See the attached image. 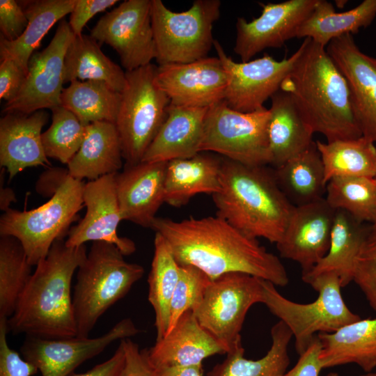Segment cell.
Returning <instances> with one entry per match:
<instances>
[{
    "instance_id": "obj_1",
    "label": "cell",
    "mask_w": 376,
    "mask_h": 376,
    "mask_svg": "<svg viewBox=\"0 0 376 376\" xmlns=\"http://www.w3.org/2000/svg\"><path fill=\"white\" fill-rule=\"evenodd\" d=\"M151 228L165 239L180 265L194 266L211 280L242 272L278 286L288 283L285 268L276 255L217 216L180 221L156 217Z\"/></svg>"
},
{
    "instance_id": "obj_2",
    "label": "cell",
    "mask_w": 376,
    "mask_h": 376,
    "mask_svg": "<svg viewBox=\"0 0 376 376\" xmlns=\"http://www.w3.org/2000/svg\"><path fill=\"white\" fill-rule=\"evenodd\" d=\"M86 256L85 244L70 247L64 239L56 240L8 319V332L47 339L77 336L71 283Z\"/></svg>"
},
{
    "instance_id": "obj_3",
    "label": "cell",
    "mask_w": 376,
    "mask_h": 376,
    "mask_svg": "<svg viewBox=\"0 0 376 376\" xmlns=\"http://www.w3.org/2000/svg\"><path fill=\"white\" fill-rule=\"evenodd\" d=\"M301 52L280 89L295 100L313 132L327 142L362 136L348 83L323 47L304 38Z\"/></svg>"
},
{
    "instance_id": "obj_4",
    "label": "cell",
    "mask_w": 376,
    "mask_h": 376,
    "mask_svg": "<svg viewBox=\"0 0 376 376\" xmlns=\"http://www.w3.org/2000/svg\"><path fill=\"white\" fill-rule=\"evenodd\" d=\"M217 217L246 236L278 243L294 205L281 189L274 171L222 157L220 189L212 194Z\"/></svg>"
},
{
    "instance_id": "obj_5",
    "label": "cell",
    "mask_w": 376,
    "mask_h": 376,
    "mask_svg": "<svg viewBox=\"0 0 376 376\" xmlns=\"http://www.w3.org/2000/svg\"><path fill=\"white\" fill-rule=\"evenodd\" d=\"M123 256L115 245L94 242L77 269L72 295L77 337L88 338L102 315L143 276V267Z\"/></svg>"
},
{
    "instance_id": "obj_6",
    "label": "cell",
    "mask_w": 376,
    "mask_h": 376,
    "mask_svg": "<svg viewBox=\"0 0 376 376\" xmlns=\"http://www.w3.org/2000/svg\"><path fill=\"white\" fill-rule=\"evenodd\" d=\"M306 283L318 292V297L311 303L299 304L283 297L272 283L262 280V303L290 330L299 355L305 352L316 334L332 333L361 319L345 303L336 274L323 273Z\"/></svg>"
},
{
    "instance_id": "obj_7",
    "label": "cell",
    "mask_w": 376,
    "mask_h": 376,
    "mask_svg": "<svg viewBox=\"0 0 376 376\" xmlns=\"http://www.w3.org/2000/svg\"><path fill=\"white\" fill-rule=\"evenodd\" d=\"M85 183L70 175L51 198L40 207L19 211L8 208L0 218V235L16 237L29 263L36 266L48 254L53 243L68 235L84 207Z\"/></svg>"
},
{
    "instance_id": "obj_8",
    "label": "cell",
    "mask_w": 376,
    "mask_h": 376,
    "mask_svg": "<svg viewBox=\"0 0 376 376\" xmlns=\"http://www.w3.org/2000/svg\"><path fill=\"white\" fill-rule=\"evenodd\" d=\"M156 65L125 71L116 121L125 165L141 162L167 117L170 100L155 82Z\"/></svg>"
},
{
    "instance_id": "obj_9",
    "label": "cell",
    "mask_w": 376,
    "mask_h": 376,
    "mask_svg": "<svg viewBox=\"0 0 376 376\" xmlns=\"http://www.w3.org/2000/svg\"><path fill=\"white\" fill-rule=\"evenodd\" d=\"M219 0H195L183 12H173L152 0L151 20L159 65L187 63L207 57L214 46L212 26L219 18Z\"/></svg>"
},
{
    "instance_id": "obj_10",
    "label": "cell",
    "mask_w": 376,
    "mask_h": 376,
    "mask_svg": "<svg viewBox=\"0 0 376 376\" xmlns=\"http://www.w3.org/2000/svg\"><path fill=\"white\" fill-rule=\"evenodd\" d=\"M269 109L265 107L244 113L230 108L225 100L207 109L201 152L219 154L251 166L270 164L268 145Z\"/></svg>"
},
{
    "instance_id": "obj_11",
    "label": "cell",
    "mask_w": 376,
    "mask_h": 376,
    "mask_svg": "<svg viewBox=\"0 0 376 376\" xmlns=\"http://www.w3.org/2000/svg\"><path fill=\"white\" fill-rule=\"evenodd\" d=\"M262 279L230 272L211 280L194 311L202 327L226 348L241 342L240 331L249 309L263 302Z\"/></svg>"
},
{
    "instance_id": "obj_12",
    "label": "cell",
    "mask_w": 376,
    "mask_h": 376,
    "mask_svg": "<svg viewBox=\"0 0 376 376\" xmlns=\"http://www.w3.org/2000/svg\"><path fill=\"white\" fill-rule=\"evenodd\" d=\"M152 0H127L104 15L91 30L100 45L111 46L125 71L147 65L157 57L151 20Z\"/></svg>"
},
{
    "instance_id": "obj_13",
    "label": "cell",
    "mask_w": 376,
    "mask_h": 376,
    "mask_svg": "<svg viewBox=\"0 0 376 376\" xmlns=\"http://www.w3.org/2000/svg\"><path fill=\"white\" fill-rule=\"evenodd\" d=\"M217 51L227 77L224 100L237 111L248 113L264 107V102L280 89L285 77L291 70L301 52V45L288 58L276 61L268 54L237 63L214 40Z\"/></svg>"
},
{
    "instance_id": "obj_14",
    "label": "cell",
    "mask_w": 376,
    "mask_h": 376,
    "mask_svg": "<svg viewBox=\"0 0 376 376\" xmlns=\"http://www.w3.org/2000/svg\"><path fill=\"white\" fill-rule=\"evenodd\" d=\"M74 37L69 23L61 20L49 44L31 56L24 83L17 97L6 103L3 113L28 115L61 105L64 58Z\"/></svg>"
},
{
    "instance_id": "obj_15",
    "label": "cell",
    "mask_w": 376,
    "mask_h": 376,
    "mask_svg": "<svg viewBox=\"0 0 376 376\" xmlns=\"http://www.w3.org/2000/svg\"><path fill=\"white\" fill-rule=\"evenodd\" d=\"M139 332L132 320L125 318L107 333L93 338L26 336L20 352L42 376H69L79 365L102 352L115 340L130 338Z\"/></svg>"
},
{
    "instance_id": "obj_16",
    "label": "cell",
    "mask_w": 376,
    "mask_h": 376,
    "mask_svg": "<svg viewBox=\"0 0 376 376\" xmlns=\"http://www.w3.org/2000/svg\"><path fill=\"white\" fill-rule=\"evenodd\" d=\"M318 0H288L262 4L261 15L247 22L237 19L234 52L242 62L250 61L267 48H280L296 38L297 31L314 9Z\"/></svg>"
},
{
    "instance_id": "obj_17",
    "label": "cell",
    "mask_w": 376,
    "mask_h": 376,
    "mask_svg": "<svg viewBox=\"0 0 376 376\" xmlns=\"http://www.w3.org/2000/svg\"><path fill=\"white\" fill-rule=\"evenodd\" d=\"M116 173L85 184L83 200L86 212L78 224L70 228L65 240L68 246H79L89 241L104 242L115 245L123 256L136 251L132 240L117 233L123 218L116 191Z\"/></svg>"
},
{
    "instance_id": "obj_18",
    "label": "cell",
    "mask_w": 376,
    "mask_h": 376,
    "mask_svg": "<svg viewBox=\"0 0 376 376\" xmlns=\"http://www.w3.org/2000/svg\"><path fill=\"white\" fill-rule=\"evenodd\" d=\"M155 82L171 104L208 108L224 100L227 77L218 57L158 65Z\"/></svg>"
},
{
    "instance_id": "obj_19",
    "label": "cell",
    "mask_w": 376,
    "mask_h": 376,
    "mask_svg": "<svg viewBox=\"0 0 376 376\" xmlns=\"http://www.w3.org/2000/svg\"><path fill=\"white\" fill-rule=\"evenodd\" d=\"M336 210L322 198L294 206L281 240L282 258L297 263L302 274L310 271L328 252Z\"/></svg>"
},
{
    "instance_id": "obj_20",
    "label": "cell",
    "mask_w": 376,
    "mask_h": 376,
    "mask_svg": "<svg viewBox=\"0 0 376 376\" xmlns=\"http://www.w3.org/2000/svg\"><path fill=\"white\" fill-rule=\"evenodd\" d=\"M326 49L348 83L363 136L376 142V58L362 52L351 34L331 40Z\"/></svg>"
},
{
    "instance_id": "obj_21",
    "label": "cell",
    "mask_w": 376,
    "mask_h": 376,
    "mask_svg": "<svg viewBox=\"0 0 376 376\" xmlns=\"http://www.w3.org/2000/svg\"><path fill=\"white\" fill-rule=\"evenodd\" d=\"M168 162H141L125 165L116 175L118 201L123 220L151 228L155 214L164 203Z\"/></svg>"
},
{
    "instance_id": "obj_22",
    "label": "cell",
    "mask_w": 376,
    "mask_h": 376,
    "mask_svg": "<svg viewBox=\"0 0 376 376\" xmlns=\"http://www.w3.org/2000/svg\"><path fill=\"white\" fill-rule=\"evenodd\" d=\"M45 110L31 114L6 113L0 119V165L10 180L28 167L49 164L42 143Z\"/></svg>"
},
{
    "instance_id": "obj_23",
    "label": "cell",
    "mask_w": 376,
    "mask_h": 376,
    "mask_svg": "<svg viewBox=\"0 0 376 376\" xmlns=\"http://www.w3.org/2000/svg\"><path fill=\"white\" fill-rule=\"evenodd\" d=\"M226 353L224 345L201 326L191 310L183 313L174 327L147 350L152 367L202 366L205 359Z\"/></svg>"
},
{
    "instance_id": "obj_24",
    "label": "cell",
    "mask_w": 376,
    "mask_h": 376,
    "mask_svg": "<svg viewBox=\"0 0 376 376\" xmlns=\"http://www.w3.org/2000/svg\"><path fill=\"white\" fill-rule=\"evenodd\" d=\"M208 108L179 107L170 103L167 117L141 162H169L201 152Z\"/></svg>"
},
{
    "instance_id": "obj_25",
    "label": "cell",
    "mask_w": 376,
    "mask_h": 376,
    "mask_svg": "<svg viewBox=\"0 0 376 376\" xmlns=\"http://www.w3.org/2000/svg\"><path fill=\"white\" fill-rule=\"evenodd\" d=\"M270 99L268 145L276 169L308 149L314 132L290 94L279 89Z\"/></svg>"
},
{
    "instance_id": "obj_26",
    "label": "cell",
    "mask_w": 376,
    "mask_h": 376,
    "mask_svg": "<svg viewBox=\"0 0 376 376\" xmlns=\"http://www.w3.org/2000/svg\"><path fill=\"white\" fill-rule=\"evenodd\" d=\"M207 152L168 162L164 203L178 207L196 194L212 195L219 191L222 157Z\"/></svg>"
},
{
    "instance_id": "obj_27",
    "label": "cell",
    "mask_w": 376,
    "mask_h": 376,
    "mask_svg": "<svg viewBox=\"0 0 376 376\" xmlns=\"http://www.w3.org/2000/svg\"><path fill=\"white\" fill-rule=\"evenodd\" d=\"M317 335L323 368L355 363L369 373L376 367V318L360 319L334 332Z\"/></svg>"
},
{
    "instance_id": "obj_28",
    "label": "cell",
    "mask_w": 376,
    "mask_h": 376,
    "mask_svg": "<svg viewBox=\"0 0 376 376\" xmlns=\"http://www.w3.org/2000/svg\"><path fill=\"white\" fill-rule=\"evenodd\" d=\"M123 159L116 124L107 121L95 122L86 126L84 141L68 164V171L73 178L94 180L118 173Z\"/></svg>"
},
{
    "instance_id": "obj_29",
    "label": "cell",
    "mask_w": 376,
    "mask_h": 376,
    "mask_svg": "<svg viewBox=\"0 0 376 376\" xmlns=\"http://www.w3.org/2000/svg\"><path fill=\"white\" fill-rule=\"evenodd\" d=\"M368 228L344 210H336L328 252L310 271L302 274L306 283L323 273L333 272L342 288L354 280L357 260Z\"/></svg>"
},
{
    "instance_id": "obj_30",
    "label": "cell",
    "mask_w": 376,
    "mask_h": 376,
    "mask_svg": "<svg viewBox=\"0 0 376 376\" xmlns=\"http://www.w3.org/2000/svg\"><path fill=\"white\" fill-rule=\"evenodd\" d=\"M28 19L22 35L14 41L0 37V58L14 61L28 73L31 56L51 27L72 11L76 0H33L19 1ZM62 20V19H61Z\"/></svg>"
},
{
    "instance_id": "obj_31",
    "label": "cell",
    "mask_w": 376,
    "mask_h": 376,
    "mask_svg": "<svg viewBox=\"0 0 376 376\" xmlns=\"http://www.w3.org/2000/svg\"><path fill=\"white\" fill-rule=\"evenodd\" d=\"M376 17V0H364L351 10L337 13L332 3L318 2L299 28L296 38H310L327 47L333 40L368 26Z\"/></svg>"
},
{
    "instance_id": "obj_32",
    "label": "cell",
    "mask_w": 376,
    "mask_h": 376,
    "mask_svg": "<svg viewBox=\"0 0 376 376\" xmlns=\"http://www.w3.org/2000/svg\"><path fill=\"white\" fill-rule=\"evenodd\" d=\"M274 173L281 189L294 206L324 198L327 182L315 142L275 169Z\"/></svg>"
},
{
    "instance_id": "obj_33",
    "label": "cell",
    "mask_w": 376,
    "mask_h": 376,
    "mask_svg": "<svg viewBox=\"0 0 376 376\" xmlns=\"http://www.w3.org/2000/svg\"><path fill=\"white\" fill-rule=\"evenodd\" d=\"M63 83L75 80L106 82L121 93L125 84V72L107 57L100 45L91 36H75L64 58Z\"/></svg>"
},
{
    "instance_id": "obj_34",
    "label": "cell",
    "mask_w": 376,
    "mask_h": 376,
    "mask_svg": "<svg viewBox=\"0 0 376 376\" xmlns=\"http://www.w3.org/2000/svg\"><path fill=\"white\" fill-rule=\"evenodd\" d=\"M271 337V347L263 357L257 360L246 359L244 349L240 342L207 376H283L290 364L288 347L292 334L279 321L272 327Z\"/></svg>"
},
{
    "instance_id": "obj_35",
    "label": "cell",
    "mask_w": 376,
    "mask_h": 376,
    "mask_svg": "<svg viewBox=\"0 0 376 376\" xmlns=\"http://www.w3.org/2000/svg\"><path fill=\"white\" fill-rule=\"evenodd\" d=\"M120 101L121 93L95 80L72 81L61 95V106L85 126L98 121L116 123Z\"/></svg>"
},
{
    "instance_id": "obj_36",
    "label": "cell",
    "mask_w": 376,
    "mask_h": 376,
    "mask_svg": "<svg viewBox=\"0 0 376 376\" xmlns=\"http://www.w3.org/2000/svg\"><path fill=\"white\" fill-rule=\"evenodd\" d=\"M180 265L168 243L158 233L154 239V254L149 273L148 301L152 306L157 340L163 338L169 329L170 305L179 278Z\"/></svg>"
},
{
    "instance_id": "obj_37",
    "label": "cell",
    "mask_w": 376,
    "mask_h": 376,
    "mask_svg": "<svg viewBox=\"0 0 376 376\" xmlns=\"http://www.w3.org/2000/svg\"><path fill=\"white\" fill-rule=\"evenodd\" d=\"M324 165L326 182L336 177L376 178V147L361 136L331 142H315Z\"/></svg>"
},
{
    "instance_id": "obj_38",
    "label": "cell",
    "mask_w": 376,
    "mask_h": 376,
    "mask_svg": "<svg viewBox=\"0 0 376 376\" xmlns=\"http://www.w3.org/2000/svg\"><path fill=\"white\" fill-rule=\"evenodd\" d=\"M21 242L0 235V318H10L33 272Z\"/></svg>"
},
{
    "instance_id": "obj_39",
    "label": "cell",
    "mask_w": 376,
    "mask_h": 376,
    "mask_svg": "<svg viewBox=\"0 0 376 376\" xmlns=\"http://www.w3.org/2000/svg\"><path fill=\"white\" fill-rule=\"evenodd\" d=\"M324 198L334 210H344L361 223L376 221V178H333Z\"/></svg>"
},
{
    "instance_id": "obj_40",
    "label": "cell",
    "mask_w": 376,
    "mask_h": 376,
    "mask_svg": "<svg viewBox=\"0 0 376 376\" xmlns=\"http://www.w3.org/2000/svg\"><path fill=\"white\" fill-rule=\"evenodd\" d=\"M50 127L42 134L46 156L67 164L80 148L86 132L77 116L62 106L52 109Z\"/></svg>"
},
{
    "instance_id": "obj_41",
    "label": "cell",
    "mask_w": 376,
    "mask_h": 376,
    "mask_svg": "<svg viewBox=\"0 0 376 376\" xmlns=\"http://www.w3.org/2000/svg\"><path fill=\"white\" fill-rule=\"evenodd\" d=\"M210 277L192 265H180L179 278L170 305V318L166 334L186 311H194L202 301Z\"/></svg>"
},
{
    "instance_id": "obj_42",
    "label": "cell",
    "mask_w": 376,
    "mask_h": 376,
    "mask_svg": "<svg viewBox=\"0 0 376 376\" xmlns=\"http://www.w3.org/2000/svg\"><path fill=\"white\" fill-rule=\"evenodd\" d=\"M353 281L376 311V221L368 228L357 260Z\"/></svg>"
},
{
    "instance_id": "obj_43",
    "label": "cell",
    "mask_w": 376,
    "mask_h": 376,
    "mask_svg": "<svg viewBox=\"0 0 376 376\" xmlns=\"http://www.w3.org/2000/svg\"><path fill=\"white\" fill-rule=\"evenodd\" d=\"M7 320L0 318V376H32L37 368L8 345Z\"/></svg>"
},
{
    "instance_id": "obj_44",
    "label": "cell",
    "mask_w": 376,
    "mask_h": 376,
    "mask_svg": "<svg viewBox=\"0 0 376 376\" xmlns=\"http://www.w3.org/2000/svg\"><path fill=\"white\" fill-rule=\"evenodd\" d=\"M28 25V19L19 1H0L1 37L8 41L19 38Z\"/></svg>"
},
{
    "instance_id": "obj_45",
    "label": "cell",
    "mask_w": 376,
    "mask_h": 376,
    "mask_svg": "<svg viewBox=\"0 0 376 376\" xmlns=\"http://www.w3.org/2000/svg\"><path fill=\"white\" fill-rule=\"evenodd\" d=\"M123 345L125 362L121 376H153L154 370L147 350H140L136 343L126 338L120 340Z\"/></svg>"
},
{
    "instance_id": "obj_46",
    "label": "cell",
    "mask_w": 376,
    "mask_h": 376,
    "mask_svg": "<svg viewBox=\"0 0 376 376\" xmlns=\"http://www.w3.org/2000/svg\"><path fill=\"white\" fill-rule=\"evenodd\" d=\"M27 74L11 59L0 63V99L6 102L15 99L21 90Z\"/></svg>"
},
{
    "instance_id": "obj_47",
    "label": "cell",
    "mask_w": 376,
    "mask_h": 376,
    "mask_svg": "<svg viewBox=\"0 0 376 376\" xmlns=\"http://www.w3.org/2000/svg\"><path fill=\"white\" fill-rule=\"evenodd\" d=\"M117 2V0H76L68 22L75 36L82 34L83 28L91 18Z\"/></svg>"
},
{
    "instance_id": "obj_48",
    "label": "cell",
    "mask_w": 376,
    "mask_h": 376,
    "mask_svg": "<svg viewBox=\"0 0 376 376\" xmlns=\"http://www.w3.org/2000/svg\"><path fill=\"white\" fill-rule=\"evenodd\" d=\"M321 342L316 335L305 352L299 355L295 366L283 376H319L323 369L320 361Z\"/></svg>"
},
{
    "instance_id": "obj_49",
    "label": "cell",
    "mask_w": 376,
    "mask_h": 376,
    "mask_svg": "<svg viewBox=\"0 0 376 376\" xmlns=\"http://www.w3.org/2000/svg\"><path fill=\"white\" fill-rule=\"evenodd\" d=\"M125 362V351L120 342L114 354L107 361L95 366L86 373H73L69 376H121Z\"/></svg>"
},
{
    "instance_id": "obj_50",
    "label": "cell",
    "mask_w": 376,
    "mask_h": 376,
    "mask_svg": "<svg viewBox=\"0 0 376 376\" xmlns=\"http://www.w3.org/2000/svg\"><path fill=\"white\" fill-rule=\"evenodd\" d=\"M69 175L68 169H50L41 175L36 189L42 195L53 196Z\"/></svg>"
},
{
    "instance_id": "obj_51",
    "label": "cell",
    "mask_w": 376,
    "mask_h": 376,
    "mask_svg": "<svg viewBox=\"0 0 376 376\" xmlns=\"http://www.w3.org/2000/svg\"><path fill=\"white\" fill-rule=\"evenodd\" d=\"M153 370V376H203L202 366H158Z\"/></svg>"
},
{
    "instance_id": "obj_52",
    "label": "cell",
    "mask_w": 376,
    "mask_h": 376,
    "mask_svg": "<svg viewBox=\"0 0 376 376\" xmlns=\"http://www.w3.org/2000/svg\"><path fill=\"white\" fill-rule=\"evenodd\" d=\"M0 198L1 210L3 212L10 208L9 205L11 202L15 201V194L10 188H1Z\"/></svg>"
},
{
    "instance_id": "obj_53",
    "label": "cell",
    "mask_w": 376,
    "mask_h": 376,
    "mask_svg": "<svg viewBox=\"0 0 376 376\" xmlns=\"http://www.w3.org/2000/svg\"><path fill=\"white\" fill-rule=\"evenodd\" d=\"M359 376H376V372L375 373L369 372Z\"/></svg>"
},
{
    "instance_id": "obj_54",
    "label": "cell",
    "mask_w": 376,
    "mask_h": 376,
    "mask_svg": "<svg viewBox=\"0 0 376 376\" xmlns=\"http://www.w3.org/2000/svg\"><path fill=\"white\" fill-rule=\"evenodd\" d=\"M327 376H339V375L336 373H330Z\"/></svg>"
}]
</instances>
